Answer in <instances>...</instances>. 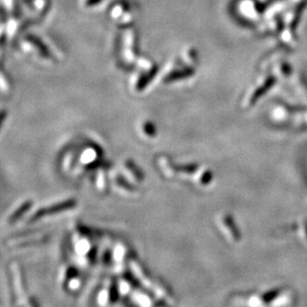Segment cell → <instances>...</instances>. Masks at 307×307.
Returning <instances> with one entry per match:
<instances>
[{
    "label": "cell",
    "instance_id": "obj_1",
    "mask_svg": "<svg viewBox=\"0 0 307 307\" xmlns=\"http://www.w3.org/2000/svg\"><path fill=\"white\" fill-rule=\"evenodd\" d=\"M101 0H87V4L89 5V6H92V5H94V4H97L98 2H100Z\"/></svg>",
    "mask_w": 307,
    "mask_h": 307
}]
</instances>
